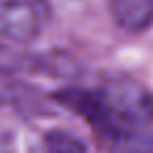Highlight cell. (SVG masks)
Returning <instances> with one entry per match:
<instances>
[{
  "instance_id": "3957f363",
  "label": "cell",
  "mask_w": 153,
  "mask_h": 153,
  "mask_svg": "<svg viewBox=\"0 0 153 153\" xmlns=\"http://www.w3.org/2000/svg\"><path fill=\"white\" fill-rule=\"evenodd\" d=\"M113 23L126 34H145L153 27V0H107Z\"/></svg>"
},
{
  "instance_id": "6da1fadb",
  "label": "cell",
  "mask_w": 153,
  "mask_h": 153,
  "mask_svg": "<svg viewBox=\"0 0 153 153\" xmlns=\"http://www.w3.org/2000/svg\"><path fill=\"white\" fill-rule=\"evenodd\" d=\"M59 103L82 115L109 153H153V94L136 80L105 76L61 92Z\"/></svg>"
},
{
  "instance_id": "277c9868",
  "label": "cell",
  "mask_w": 153,
  "mask_h": 153,
  "mask_svg": "<svg viewBox=\"0 0 153 153\" xmlns=\"http://www.w3.org/2000/svg\"><path fill=\"white\" fill-rule=\"evenodd\" d=\"M44 153H88L86 145L67 130H51L44 136Z\"/></svg>"
},
{
  "instance_id": "7a4b0ae2",
  "label": "cell",
  "mask_w": 153,
  "mask_h": 153,
  "mask_svg": "<svg viewBox=\"0 0 153 153\" xmlns=\"http://www.w3.org/2000/svg\"><path fill=\"white\" fill-rule=\"evenodd\" d=\"M48 19V0H0V36L15 44L34 42Z\"/></svg>"
}]
</instances>
